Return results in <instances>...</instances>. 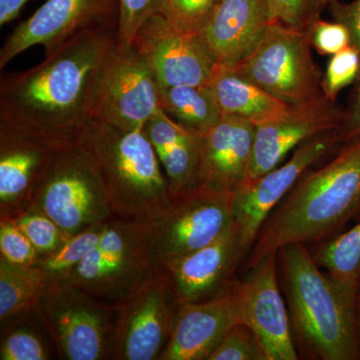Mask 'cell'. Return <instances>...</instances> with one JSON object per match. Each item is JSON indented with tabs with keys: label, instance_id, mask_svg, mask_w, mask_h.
I'll return each mask as SVG.
<instances>
[{
	"label": "cell",
	"instance_id": "cell-23",
	"mask_svg": "<svg viewBox=\"0 0 360 360\" xmlns=\"http://www.w3.org/2000/svg\"><path fill=\"white\" fill-rule=\"evenodd\" d=\"M210 86L222 115L236 116L255 125L283 115L291 106L270 96L233 68L217 66Z\"/></svg>",
	"mask_w": 360,
	"mask_h": 360
},
{
	"label": "cell",
	"instance_id": "cell-14",
	"mask_svg": "<svg viewBox=\"0 0 360 360\" xmlns=\"http://www.w3.org/2000/svg\"><path fill=\"white\" fill-rule=\"evenodd\" d=\"M345 110L321 96L291 105L283 115L255 125V141L248 176L250 181L281 165L305 141L340 129Z\"/></svg>",
	"mask_w": 360,
	"mask_h": 360
},
{
	"label": "cell",
	"instance_id": "cell-19",
	"mask_svg": "<svg viewBox=\"0 0 360 360\" xmlns=\"http://www.w3.org/2000/svg\"><path fill=\"white\" fill-rule=\"evenodd\" d=\"M243 259L234 225L210 245L170 260L163 267L180 302L198 303L212 300L231 288L238 281L234 272Z\"/></svg>",
	"mask_w": 360,
	"mask_h": 360
},
{
	"label": "cell",
	"instance_id": "cell-24",
	"mask_svg": "<svg viewBox=\"0 0 360 360\" xmlns=\"http://www.w3.org/2000/svg\"><path fill=\"white\" fill-rule=\"evenodd\" d=\"M37 265H18L0 257V323L1 329L33 314L47 288Z\"/></svg>",
	"mask_w": 360,
	"mask_h": 360
},
{
	"label": "cell",
	"instance_id": "cell-15",
	"mask_svg": "<svg viewBox=\"0 0 360 360\" xmlns=\"http://www.w3.org/2000/svg\"><path fill=\"white\" fill-rule=\"evenodd\" d=\"M132 45L146 59L160 89L210 84L219 66L198 37L176 32L161 13L141 25Z\"/></svg>",
	"mask_w": 360,
	"mask_h": 360
},
{
	"label": "cell",
	"instance_id": "cell-6",
	"mask_svg": "<svg viewBox=\"0 0 360 360\" xmlns=\"http://www.w3.org/2000/svg\"><path fill=\"white\" fill-rule=\"evenodd\" d=\"M26 210L44 213L68 236L115 217L96 162L80 142L56 151Z\"/></svg>",
	"mask_w": 360,
	"mask_h": 360
},
{
	"label": "cell",
	"instance_id": "cell-37",
	"mask_svg": "<svg viewBox=\"0 0 360 360\" xmlns=\"http://www.w3.org/2000/svg\"><path fill=\"white\" fill-rule=\"evenodd\" d=\"M328 9L333 20L347 28L352 46L360 52V0L349 4L329 0Z\"/></svg>",
	"mask_w": 360,
	"mask_h": 360
},
{
	"label": "cell",
	"instance_id": "cell-39",
	"mask_svg": "<svg viewBox=\"0 0 360 360\" xmlns=\"http://www.w3.org/2000/svg\"><path fill=\"white\" fill-rule=\"evenodd\" d=\"M28 1L30 0H0V25H6L18 18Z\"/></svg>",
	"mask_w": 360,
	"mask_h": 360
},
{
	"label": "cell",
	"instance_id": "cell-21",
	"mask_svg": "<svg viewBox=\"0 0 360 360\" xmlns=\"http://www.w3.org/2000/svg\"><path fill=\"white\" fill-rule=\"evenodd\" d=\"M255 125L236 116L222 115L203 134L200 186L234 193L250 168Z\"/></svg>",
	"mask_w": 360,
	"mask_h": 360
},
{
	"label": "cell",
	"instance_id": "cell-35",
	"mask_svg": "<svg viewBox=\"0 0 360 360\" xmlns=\"http://www.w3.org/2000/svg\"><path fill=\"white\" fill-rule=\"evenodd\" d=\"M165 0H120L117 44L130 46L141 25L150 16L160 13Z\"/></svg>",
	"mask_w": 360,
	"mask_h": 360
},
{
	"label": "cell",
	"instance_id": "cell-10",
	"mask_svg": "<svg viewBox=\"0 0 360 360\" xmlns=\"http://www.w3.org/2000/svg\"><path fill=\"white\" fill-rule=\"evenodd\" d=\"M182 302L163 267L117 305L112 359L160 360Z\"/></svg>",
	"mask_w": 360,
	"mask_h": 360
},
{
	"label": "cell",
	"instance_id": "cell-27",
	"mask_svg": "<svg viewBox=\"0 0 360 360\" xmlns=\"http://www.w3.org/2000/svg\"><path fill=\"white\" fill-rule=\"evenodd\" d=\"M108 221L97 222L66 238L58 250L42 255L37 266L44 272L47 283L65 281L84 258L103 238Z\"/></svg>",
	"mask_w": 360,
	"mask_h": 360
},
{
	"label": "cell",
	"instance_id": "cell-16",
	"mask_svg": "<svg viewBox=\"0 0 360 360\" xmlns=\"http://www.w3.org/2000/svg\"><path fill=\"white\" fill-rule=\"evenodd\" d=\"M277 255L264 257L243 281L241 323L257 336L265 360H296L290 317L277 281Z\"/></svg>",
	"mask_w": 360,
	"mask_h": 360
},
{
	"label": "cell",
	"instance_id": "cell-1",
	"mask_svg": "<svg viewBox=\"0 0 360 360\" xmlns=\"http://www.w3.org/2000/svg\"><path fill=\"white\" fill-rule=\"evenodd\" d=\"M118 25L78 32L39 65L0 80V122L63 148L94 120L97 89L116 47Z\"/></svg>",
	"mask_w": 360,
	"mask_h": 360
},
{
	"label": "cell",
	"instance_id": "cell-41",
	"mask_svg": "<svg viewBox=\"0 0 360 360\" xmlns=\"http://www.w3.org/2000/svg\"><path fill=\"white\" fill-rule=\"evenodd\" d=\"M357 305H359L360 307V290L359 292V295H357Z\"/></svg>",
	"mask_w": 360,
	"mask_h": 360
},
{
	"label": "cell",
	"instance_id": "cell-9",
	"mask_svg": "<svg viewBox=\"0 0 360 360\" xmlns=\"http://www.w3.org/2000/svg\"><path fill=\"white\" fill-rule=\"evenodd\" d=\"M161 265L210 245L236 225L234 193L198 186L149 221Z\"/></svg>",
	"mask_w": 360,
	"mask_h": 360
},
{
	"label": "cell",
	"instance_id": "cell-18",
	"mask_svg": "<svg viewBox=\"0 0 360 360\" xmlns=\"http://www.w3.org/2000/svg\"><path fill=\"white\" fill-rule=\"evenodd\" d=\"M60 148L0 122V219L25 210Z\"/></svg>",
	"mask_w": 360,
	"mask_h": 360
},
{
	"label": "cell",
	"instance_id": "cell-8",
	"mask_svg": "<svg viewBox=\"0 0 360 360\" xmlns=\"http://www.w3.org/2000/svg\"><path fill=\"white\" fill-rule=\"evenodd\" d=\"M311 46L309 33L272 22L257 49L233 70L288 105L309 103L324 96Z\"/></svg>",
	"mask_w": 360,
	"mask_h": 360
},
{
	"label": "cell",
	"instance_id": "cell-40",
	"mask_svg": "<svg viewBox=\"0 0 360 360\" xmlns=\"http://www.w3.org/2000/svg\"><path fill=\"white\" fill-rule=\"evenodd\" d=\"M357 326H359V335L360 341V307L357 305Z\"/></svg>",
	"mask_w": 360,
	"mask_h": 360
},
{
	"label": "cell",
	"instance_id": "cell-22",
	"mask_svg": "<svg viewBox=\"0 0 360 360\" xmlns=\"http://www.w3.org/2000/svg\"><path fill=\"white\" fill-rule=\"evenodd\" d=\"M143 129L165 170L172 198L200 186L203 134L180 124L162 108L149 118Z\"/></svg>",
	"mask_w": 360,
	"mask_h": 360
},
{
	"label": "cell",
	"instance_id": "cell-3",
	"mask_svg": "<svg viewBox=\"0 0 360 360\" xmlns=\"http://www.w3.org/2000/svg\"><path fill=\"white\" fill-rule=\"evenodd\" d=\"M298 345L311 359H360L357 296L324 274L307 246L291 243L278 250Z\"/></svg>",
	"mask_w": 360,
	"mask_h": 360
},
{
	"label": "cell",
	"instance_id": "cell-20",
	"mask_svg": "<svg viewBox=\"0 0 360 360\" xmlns=\"http://www.w3.org/2000/svg\"><path fill=\"white\" fill-rule=\"evenodd\" d=\"M271 23L267 0H222L198 37L217 65L234 68L257 49Z\"/></svg>",
	"mask_w": 360,
	"mask_h": 360
},
{
	"label": "cell",
	"instance_id": "cell-7",
	"mask_svg": "<svg viewBox=\"0 0 360 360\" xmlns=\"http://www.w3.org/2000/svg\"><path fill=\"white\" fill-rule=\"evenodd\" d=\"M37 311L60 359H112L117 305L56 281L47 284Z\"/></svg>",
	"mask_w": 360,
	"mask_h": 360
},
{
	"label": "cell",
	"instance_id": "cell-29",
	"mask_svg": "<svg viewBox=\"0 0 360 360\" xmlns=\"http://www.w3.org/2000/svg\"><path fill=\"white\" fill-rule=\"evenodd\" d=\"M222 0H165L160 13L176 32L198 37Z\"/></svg>",
	"mask_w": 360,
	"mask_h": 360
},
{
	"label": "cell",
	"instance_id": "cell-2",
	"mask_svg": "<svg viewBox=\"0 0 360 360\" xmlns=\"http://www.w3.org/2000/svg\"><path fill=\"white\" fill-rule=\"evenodd\" d=\"M338 155L307 170L265 220L248 255L246 269L291 243H319L333 236L360 210V136Z\"/></svg>",
	"mask_w": 360,
	"mask_h": 360
},
{
	"label": "cell",
	"instance_id": "cell-31",
	"mask_svg": "<svg viewBox=\"0 0 360 360\" xmlns=\"http://www.w3.org/2000/svg\"><path fill=\"white\" fill-rule=\"evenodd\" d=\"M11 219L25 232L41 255L53 252L68 238L51 217L37 210H22Z\"/></svg>",
	"mask_w": 360,
	"mask_h": 360
},
{
	"label": "cell",
	"instance_id": "cell-38",
	"mask_svg": "<svg viewBox=\"0 0 360 360\" xmlns=\"http://www.w3.org/2000/svg\"><path fill=\"white\" fill-rule=\"evenodd\" d=\"M338 131L342 137L343 142L360 136V73L356 79L352 101L347 110H345V120Z\"/></svg>",
	"mask_w": 360,
	"mask_h": 360
},
{
	"label": "cell",
	"instance_id": "cell-11",
	"mask_svg": "<svg viewBox=\"0 0 360 360\" xmlns=\"http://www.w3.org/2000/svg\"><path fill=\"white\" fill-rule=\"evenodd\" d=\"M343 142L338 130L305 141L286 162L262 176L243 182L234 191V219L241 255L250 252L270 213L307 170Z\"/></svg>",
	"mask_w": 360,
	"mask_h": 360
},
{
	"label": "cell",
	"instance_id": "cell-13",
	"mask_svg": "<svg viewBox=\"0 0 360 360\" xmlns=\"http://www.w3.org/2000/svg\"><path fill=\"white\" fill-rule=\"evenodd\" d=\"M120 0H47L7 37L0 51V68L35 45L45 56L87 28L118 25Z\"/></svg>",
	"mask_w": 360,
	"mask_h": 360
},
{
	"label": "cell",
	"instance_id": "cell-25",
	"mask_svg": "<svg viewBox=\"0 0 360 360\" xmlns=\"http://www.w3.org/2000/svg\"><path fill=\"white\" fill-rule=\"evenodd\" d=\"M310 255L343 290H360V221L348 231L315 243Z\"/></svg>",
	"mask_w": 360,
	"mask_h": 360
},
{
	"label": "cell",
	"instance_id": "cell-26",
	"mask_svg": "<svg viewBox=\"0 0 360 360\" xmlns=\"http://www.w3.org/2000/svg\"><path fill=\"white\" fill-rule=\"evenodd\" d=\"M160 105L180 124L201 134L214 127L222 117L210 84L160 89Z\"/></svg>",
	"mask_w": 360,
	"mask_h": 360
},
{
	"label": "cell",
	"instance_id": "cell-4",
	"mask_svg": "<svg viewBox=\"0 0 360 360\" xmlns=\"http://www.w3.org/2000/svg\"><path fill=\"white\" fill-rule=\"evenodd\" d=\"M79 142L96 162L115 217L151 221L172 203L165 170L144 129L92 120Z\"/></svg>",
	"mask_w": 360,
	"mask_h": 360
},
{
	"label": "cell",
	"instance_id": "cell-5",
	"mask_svg": "<svg viewBox=\"0 0 360 360\" xmlns=\"http://www.w3.org/2000/svg\"><path fill=\"white\" fill-rule=\"evenodd\" d=\"M162 269L149 221L112 217L96 248L65 281L118 305Z\"/></svg>",
	"mask_w": 360,
	"mask_h": 360
},
{
	"label": "cell",
	"instance_id": "cell-34",
	"mask_svg": "<svg viewBox=\"0 0 360 360\" xmlns=\"http://www.w3.org/2000/svg\"><path fill=\"white\" fill-rule=\"evenodd\" d=\"M0 257L18 265H35L42 257L11 219H0Z\"/></svg>",
	"mask_w": 360,
	"mask_h": 360
},
{
	"label": "cell",
	"instance_id": "cell-30",
	"mask_svg": "<svg viewBox=\"0 0 360 360\" xmlns=\"http://www.w3.org/2000/svg\"><path fill=\"white\" fill-rule=\"evenodd\" d=\"M329 0H267L271 21L296 32L309 33Z\"/></svg>",
	"mask_w": 360,
	"mask_h": 360
},
{
	"label": "cell",
	"instance_id": "cell-32",
	"mask_svg": "<svg viewBox=\"0 0 360 360\" xmlns=\"http://www.w3.org/2000/svg\"><path fill=\"white\" fill-rule=\"evenodd\" d=\"M359 73L360 52L352 45L331 56L322 78L324 97L336 101L341 90L355 82Z\"/></svg>",
	"mask_w": 360,
	"mask_h": 360
},
{
	"label": "cell",
	"instance_id": "cell-28",
	"mask_svg": "<svg viewBox=\"0 0 360 360\" xmlns=\"http://www.w3.org/2000/svg\"><path fill=\"white\" fill-rule=\"evenodd\" d=\"M33 314L1 329L0 359L47 360L52 359L51 347L45 340L44 333H41L40 329L30 321Z\"/></svg>",
	"mask_w": 360,
	"mask_h": 360
},
{
	"label": "cell",
	"instance_id": "cell-36",
	"mask_svg": "<svg viewBox=\"0 0 360 360\" xmlns=\"http://www.w3.org/2000/svg\"><path fill=\"white\" fill-rule=\"evenodd\" d=\"M312 46L322 56H333L352 45L347 28L340 22H328L319 18L309 32Z\"/></svg>",
	"mask_w": 360,
	"mask_h": 360
},
{
	"label": "cell",
	"instance_id": "cell-12",
	"mask_svg": "<svg viewBox=\"0 0 360 360\" xmlns=\"http://www.w3.org/2000/svg\"><path fill=\"white\" fill-rule=\"evenodd\" d=\"M161 108L160 87L134 45L117 47L97 89L94 120L123 129H143Z\"/></svg>",
	"mask_w": 360,
	"mask_h": 360
},
{
	"label": "cell",
	"instance_id": "cell-33",
	"mask_svg": "<svg viewBox=\"0 0 360 360\" xmlns=\"http://www.w3.org/2000/svg\"><path fill=\"white\" fill-rule=\"evenodd\" d=\"M208 360H265L257 336L248 326L231 329Z\"/></svg>",
	"mask_w": 360,
	"mask_h": 360
},
{
	"label": "cell",
	"instance_id": "cell-17",
	"mask_svg": "<svg viewBox=\"0 0 360 360\" xmlns=\"http://www.w3.org/2000/svg\"><path fill=\"white\" fill-rule=\"evenodd\" d=\"M243 281L212 300L184 303L160 360H208L225 335L241 323Z\"/></svg>",
	"mask_w": 360,
	"mask_h": 360
}]
</instances>
